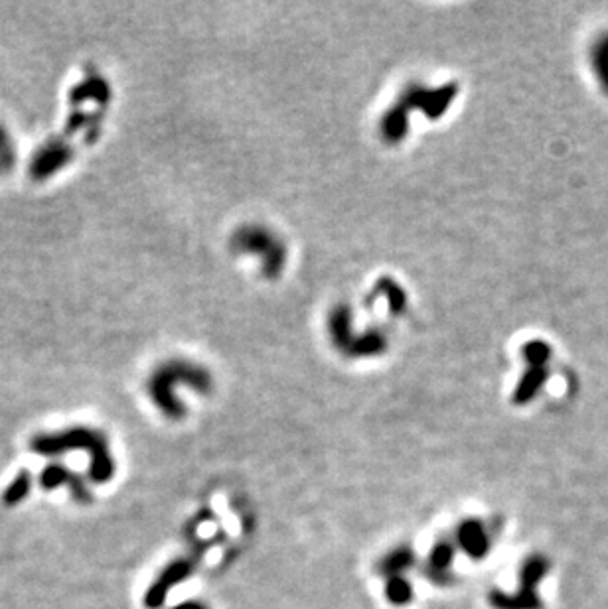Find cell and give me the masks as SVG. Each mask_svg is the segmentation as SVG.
I'll return each instance as SVG.
<instances>
[{
    "label": "cell",
    "instance_id": "obj_4",
    "mask_svg": "<svg viewBox=\"0 0 608 609\" xmlns=\"http://www.w3.org/2000/svg\"><path fill=\"white\" fill-rule=\"evenodd\" d=\"M194 572H196V562L190 556H178L172 562H168L158 572V576L152 580L151 588L145 592V598H143L145 608H162L166 604L170 592L176 586H180L182 582H186Z\"/></svg>",
    "mask_w": 608,
    "mask_h": 609
},
{
    "label": "cell",
    "instance_id": "obj_11",
    "mask_svg": "<svg viewBox=\"0 0 608 609\" xmlns=\"http://www.w3.org/2000/svg\"><path fill=\"white\" fill-rule=\"evenodd\" d=\"M34 481H36L34 475L30 474L28 470H20L2 491V503L6 507H16L18 503H22L30 495Z\"/></svg>",
    "mask_w": 608,
    "mask_h": 609
},
{
    "label": "cell",
    "instance_id": "obj_7",
    "mask_svg": "<svg viewBox=\"0 0 608 609\" xmlns=\"http://www.w3.org/2000/svg\"><path fill=\"white\" fill-rule=\"evenodd\" d=\"M415 564H417L415 548L411 544H399L381 556L376 568L383 578H393V576H405L411 568H415Z\"/></svg>",
    "mask_w": 608,
    "mask_h": 609
},
{
    "label": "cell",
    "instance_id": "obj_9",
    "mask_svg": "<svg viewBox=\"0 0 608 609\" xmlns=\"http://www.w3.org/2000/svg\"><path fill=\"white\" fill-rule=\"evenodd\" d=\"M20 160V146L14 131L0 119V182L12 176Z\"/></svg>",
    "mask_w": 608,
    "mask_h": 609
},
{
    "label": "cell",
    "instance_id": "obj_14",
    "mask_svg": "<svg viewBox=\"0 0 608 609\" xmlns=\"http://www.w3.org/2000/svg\"><path fill=\"white\" fill-rule=\"evenodd\" d=\"M551 345L541 339H533L524 345V357L528 365H547L551 359Z\"/></svg>",
    "mask_w": 608,
    "mask_h": 609
},
{
    "label": "cell",
    "instance_id": "obj_15",
    "mask_svg": "<svg viewBox=\"0 0 608 609\" xmlns=\"http://www.w3.org/2000/svg\"><path fill=\"white\" fill-rule=\"evenodd\" d=\"M170 609H210L204 602H200V600H186V602H180V604H176L174 608Z\"/></svg>",
    "mask_w": 608,
    "mask_h": 609
},
{
    "label": "cell",
    "instance_id": "obj_12",
    "mask_svg": "<svg viewBox=\"0 0 608 609\" xmlns=\"http://www.w3.org/2000/svg\"><path fill=\"white\" fill-rule=\"evenodd\" d=\"M76 472H72L66 464L54 460L50 462L40 475H38V483L42 489L46 491H56V489H62V487H70L72 479H74Z\"/></svg>",
    "mask_w": 608,
    "mask_h": 609
},
{
    "label": "cell",
    "instance_id": "obj_10",
    "mask_svg": "<svg viewBox=\"0 0 608 609\" xmlns=\"http://www.w3.org/2000/svg\"><path fill=\"white\" fill-rule=\"evenodd\" d=\"M383 594L387 598V602L395 608H405L413 602L415 598V590L411 586V582L407 580V576H393V578H385L383 584Z\"/></svg>",
    "mask_w": 608,
    "mask_h": 609
},
{
    "label": "cell",
    "instance_id": "obj_8",
    "mask_svg": "<svg viewBox=\"0 0 608 609\" xmlns=\"http://www.w3.org/2000/svg\"><path fill=\"white\" fill-rule=\"evenodd\" d=\"M549 379V369L547 365H530L528 371L524 373L522 381L516 387L514 393V403L516 405H528L537 397V393L545 387Z\"/></svg>",
    "mask_w": 608,
    "mask_h": 609
},
{
    "label": "cell",
    "instance_id": "obj_13",
    "mask_svg": "<svg viewBox=\"0 0 608 609\" xmlns=\"http://www.w3.org/2000/svg\"><path fill=\"white\" fill-rule=\"evenodd\" d=\"M589 60H591V68L595 71V77H597L601 89L607 93L608 97V30L603 32L591 46Z\"/></svg>",
    "mask_w": 608,
    "mask_h": 609
},
{
    "label": "cell",
    "instance_id": "obj_1",
    "mask_svg": "<svg viewBox=\"0 0 608 609\" xmlns=\"http://www.w3.org/2000/svg\"><path fill=\"white\" fill-rule=\"evenodd\" d=\"M109 89L103 77L85 75L72 85L66 97L62 129L48 136L28 160V178L46 184L60 176L76 158L77 146L91 142L101 129Z\"/></svg>",
    "mask_w": 608,
    "mask_h": 609
},
{
    "label": "cell",
    "instance_id": "obj_5",
    "mask_svg": "<svg viewBox=\"0 0 608 609\" xmlns=\"http://www.w3.org/2000/svg\"><path fill=\"white\" fill-rule=\"evenodd\" d=\"M456 544L453 539H439L431 546L425 562L423 574L435 586H451L455 582L453 564H455Z\"/></svg>",
    "mask_w": 608,
    "mask_h": 609
},
{
    "label": "cell",
    "instance_id": "obj_2",
    "mask_svg": "<svg viewBox=\"0 0 608 609\" xmlns=\"http://www.w3.org/2000/svg\"><path fill=\"white\" fill-rule=\"evenodd\" d=\"M30 450L52 462L72 452H85L89 456L87 479L93 483L111 481L117 470L107 436L91 426L76 424L62 430L38 432L30 440Z\"/></svg>",
    "mask_w": 608,
    "mask_h": 609
},
{
    "label": "cell",
    "instance_id": "obj_6",
    "mask_svg": "<svg viewBox=\"0 0 608 609\" xmlns=\"http://www.w3.org/2000/svg\"><path fill=\"white\" fill-rule=\"evenodd\" d=\"M456 550H462L464 556L470 560H484L490 554L492 539L490 531L486 529L482 519H464L456 525L455 539Z\"/></svg>",
    "mask_w": 608,
    "mask_h": 609
},
{
    "label": "cell",
    "instance_id": "obj_3",
    "mask_svg": "<svg viewBox=\"0 0 608 609\" xmlns=\"http://www.w3.org/2000/svg\"><path fill=\"white\" fill-rule=\"evenodd\" d=\"M549 572V560L543 554H530L520 568V588L514 594L494 590L488 594V602L494 609H543L537 594L539 582Z\"/></svg>",
    "mask_w": 608,
    "mask_h": 609
}]
</instances>
